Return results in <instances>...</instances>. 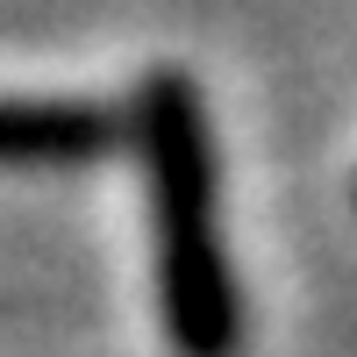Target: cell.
I'll return each mask as SVG.
<instances>
[{"label":"cell","mask_w":357,"mask_h":357,"mask_svg":"<svg viewBox=\"0 0 357 357\" xmlns=\"http://www.w3.org/2000/svg\"><path fill=\"white\" fill-rule=\"evenodd\" d=\"M129 143L122 107L107 100H36L0 93V165H93Z\"/></svg>","instance_id":"2"},{"label":"cell","mask_w":357,"mask_h":357,"mask_svg":"<svg viewBox=\"0 0 357 357\" xmlns=\"http://www.w3.org/2000/svg\"><path fill=\"white\" fill-rule=\"evenodd\" d=\"M122 122L136 136L143 178H151L165 343L172 357H236L243 350V286H236L229 250L215 236L222 172H215V129H207L200 86L178 65H158L136 86V107Z\"/></svg>","instance_id":"1"}]
</instances>
